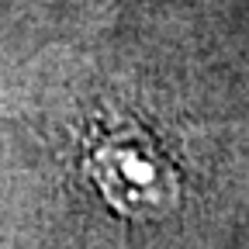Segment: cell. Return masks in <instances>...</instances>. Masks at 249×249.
<instances>
[{
	"mask_svg": "<svg viewBox=\"0 0 249 249\" xmlns=\"http://www.w3.org/2000/svg\"><path fill=\"white\" fill-rule=\"evenodd\" d=\"M93 173L118 208L135 214L166 204L173 194V183L166 180L163 166L139 149H124V145L101 149L93 160Z\"/></svg>",
	"mask_w": 249,
	"mask_h": 249,
	"instance_id": "obj_1",
	"label": "cell"
}]
</instances>
